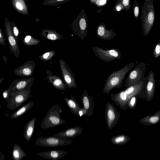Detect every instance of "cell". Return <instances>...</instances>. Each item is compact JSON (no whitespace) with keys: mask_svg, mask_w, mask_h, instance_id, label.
<instances>
[{"mask_svg":"<svg viewBox=\"0 0 160 160\" xmlns=\"http://www.w3.org/2000/svg\"><path fill=\"white\" fill-rule=\"evenodd\" d=\"M136 64L132 62L127 64L122 68L111 73L106 80L103 92L108 94L113 89L122 87L123 81L127 73L132 70Z\"/></svg>","mask_w":160,"mask_h":160,"instance_id":"obj_1","label":"cell"},{"mask_svg":"<svg viewBox=\"0 0 160 160\" xmlns=\"http://www.w3.org/2000/svg\"><path fill=\"white\" fill-rule=\"evenodd\" d=\"M62 109L58 104H54L49 110L40 125V128L46 129L62 125L65 123L61 117Z\"/></svg>","mask_w":160,"mask_h":160,"instance_id":"obj_2","label":"cell"},{"mask_svg":"<svg viewBox=\"0 0 160 160\" xmlns=\"http://www.w3.org/2000/svg\"><path fill=\"white\" fill-rule=\"evenodd\" d=\"M155 12L153 5L144 2L142 6L141 19L143 34L147 36L150 32L154 22Z\"/></svg>","mask_w":160,"mask_h":160,"instance_id":"obj_3","label":"cell"},{"mask_svg":"<svg viewBox=\"0 0 160 160\" xmlns=\"http://www.w3.org/2000/svg\"><path fill=\"white\" fill-rule=\"evenodd\" d=\"M87 15L84 9L82 10L72 24V29L75 35L83 41L88 32Z\"/></svg>","mask_w":160,"mask_h":160,"instance_id":"obj_4","label":"cell"},{"mask_svg":"<svg viewBox=\"0 0 160 160\" xmlns=\"http://www.w3.org/2000/svg\"><path fill=\"white\" fill-rule=\"evenodd\" d=\"M146 66V63L142 62L138 63L133 69L124 81V86L126 88L136 84L140 81L147 79V77L144 76Z\"/></svg>","mask_w":160,"mask_h":160,"instance_id":"obj_5","label":"cell"},{"mask_svg":"<svg viewBox=\"0 0 160 160\" xmlns=\"http://www.w3.org/2000/svg\"><path fill=\"white\" fill-rule=\"evenodd\" d=\"M72 142L71 140L67 138L53 136L38 138L35 142V144L44 147L52 148L69 145Z\"/></svg>","mask_w":160,"mask_h":160,"instance_id":"obj_6","label":"cell"},{"mask_svg":"<svg viewBox=\"0 0 160 160\" xmlns=\"http://www.w3.org/2000/svg\"><path fill=\"white\" fill-rule=\"evenodd\" d=\"M31 90H24L12 94L6 100L7 108L11 110L18 108L28 100L31 96Z\"/></svg>","mask_w":160,"mask_h":160,"instance_id":"obj_7","label":"cell"},{"mask_svg":"<svg viewBox=\"0 0 160 160\" xmlns=\"http://www.w3.org/2000/svg\"><path fill=\"white\" fill-rule=\"evenodd\" d=\"M92 48L95 55L105 62L116 60L120 58L122 56L121 51L116 49L104 50L97 46Z\"/></svg>","mask_w":160,"mask_h":160,"instance_id":"obj_8","label":"cell"},{"mask_svg":"<svg viewBox=\"0 0 160 160\" xmlns=\"http://www.w3.org/2000/svg\"><path fill=\"white\" fill-rule=\"evenodd\" d=\"M35 80L34 78L16 79L13 81L8 88L9 97L14 93L24 90H30Z\"/></svg>","mask_w":160,"mask_h":160,"instance_id":"obj_9","label":"cell"},{"mask_svg":"<svg viewBox=\"0 0 160 160\" xmlns=\"http://www.w3.org/2000/svg\"><path fill=\"white\" fill-rule=\"evenodd\" d=\"M120 116L119 112L112 103L108 102L105 109V117L108 128L110 130L116 127Z\"/></svg>","mask_w":160,"mask_h":160,"instance_id":"obj_10","label":"cell"},{"mask_svg":"<svg viewBox=\"0 0 160 160\" xmlns=\"http://www.w3.org/2000/svg\"><path fill=\"white\" fill-rule=\"evenodd\" d=\"M63 80L67 88H77L74 75L70 69L68 64L62 59L59 60Z\"/></svg>","mask_w":160,"mask_h":160,"instance_id":"obj_11","label":"cell"},{"mask_svg":"<svg viewBox=\"0 0 160 160\" xmlns=\"http://www.w3.org/2000/svg\"><path fill=\"white\" fill-rule=\"evenodd\" d=\"M4 25L11 53H12L16 57L18 58L20 54L18 41L14 37L11 28L10 23L6 18Z\"/></svg>","mask_w":160,"mask_h":160,"instance_id":"obj_12","label":"cell"},{"mask_svg":"<svg viewBox=\"0 0 160 160\" xmlns=\"http://www.w3.org/2000/svg\"><path fill=\"white\" fill-rule=\"evenodd\" d=\"M36 65V63L34 61L29 60L15 68L13 72L15 74L18 76L29 77L33 74Z\"/></svg>","mask_w":160,"mask_h":160,"instance_id":"obj_13","label":"cell"},{"mask_svg":"<svg viewBox=\"0 0 160 160\" xmlns=\"http://www.w3.org/2000/svg\"><path fill=\"white\" fill-rule=\"evenodd\" d=\"M96 34L98 37L102 40L108 41L112 39L117 35L116 33L114 32L113 30H107L103 23L97 26Z\"/></svg>","mask_w":160,"mask_h":160,"instance_id":"obj_14","label":"cell"},{"mask_svg":"<svg viewBox=\"0 0 160 160\" xmlns=\"http://www.w3.org/2000/svg\"><path fill=\"white\" fill-rule=\"evenodd\" d=\"M110 97L111 100L120 108L124 110L127 108L128 101L127 93L124 90L116 93H111Z\"/></svg>","mask_w":160,"mask_h":160,"instance_id":"obj_15","label":"cell"},{"mask_svg":"<svg viewBox=\"0 0 160 160\" xmlns=\"http://www.w3.org/2000/svg\"><path fill=\"white\" fill-rule=\"evenodd\" d=\"M81 98L83 107L87 111V115L89 117L92 116L93 113V97L88 94L86 89L84 90Z\"/></svg>","mask_w":160,"mask_h":160,"instance_id":"obj_16","label":"cell"},{"mask_svg":"<svg viewBox=\"0 0 160 160\" xmlns=\"http://www.w3.org/2000/svg\"><path fill=\"white\" fill-rule=\"evenodd\" d=\"M50 71L47 70L46 73L47 75V78L48 82H49L54 87L57 89L64 90L67 88L66 84L61 78L58 76L52 75Z\"/></svg>","mask_w":160,"mask_h":160,"instance_id":"obj_17","label":"cell"},{"mask_svg":"<svg viewBox=\"0 0 160 160\" xmlns=\"http://www.w3.org/2000/svg\"><path fill=\"white\" fill-rule=\"evenodd\" d=\"M82 128L75 126L59 132L53 136L66 138H74L82 133Z\"/></svg>","mask_w":160,"mask_h":160,"instance_id":"obj_18","label":"cell"},{"mask_svg":"<svg viewBox=\"0 0 160 160\" xmlns=\"http://www.w3.org/2000/svg\"><path fill=\"white\" fill-rule=\"evenodd\" d=\"M67 151L61 150H53L37 153L39 156L47 159L57 160L65 156Z\"/></svg>","mask_w":160,"mask_h":160,"instance_id":"obj_19","label":"cell"},{"mask_svg":"<svg viewBox=\"0 0 160 160\" xmlns=\"http://www.w3.org/2000/svg\"><path fill=\"white\" fill-rule=\"evenodd\" d=\"M147 78L146 89L147 96L148 98H150L153 96L155 90V82L153 71H150Z\"/></svg>","mask_w":160,"mask_h":160,"instance_id":"obj_20","label":"cell"},{"mask_svg":"<svg viewBox=\"0 0 160 160\" xmlns=\"http://www.w3.org/2000/svg\"><path fill=\"white\" fill-rule=\"evenodd\" d=\"M36 119V117L34 118L29 120L25 126L23 136L27 142L30 140L33 134Z\"/></svg>","mask_w":160,"mask_h":160,"instance_id":"obj_21","label":"cell"},{"mask_svg":"<svg viewBox=\"0 0 160 160\" xmlns=\"http://www.w3.org/2000/svg\"><path fill=\"white\" fill-rule=\"evenodd\" d=\"M64 99L71 112L78 117V111L81 107L78 103L76 97L71 95L69 98L65 97Z\"/></svg>","mask_w":160,"mask_h":160,"instance_id":"obj_22","label":"cell"},{"mask_svg":"<svg viewBox=\"0 0 160 160\" xmlns=\"http://www.w3.org/2000/svg\"><path fill=\"white\" fill-rule=\"evenodd\" d=\"M41 33L45 38L52 41H56L63 38L60 34L56 31L50 29H44L41 31Z\"/></svg>","mask_w":160,"mask_h":160,"instance_id":"obj_23","label":"cell"},{"mask_svg":"<svg viewBox=\"0 0 160 160\" xmlns=\"http://www.w3.org/2000/svg\"><path fill=\"white\" fill-rule=\"evenodd\" d=\"M130 0H117L113 8V12L128 11L130 9Z\"/></svg>","mask_w":160,"mask_h":160,"instance_id":"obj_24","label":"cell"},{"mask_svg":"<svg viewBox=\"0 0 160 160\" xmlns=\"http://www.w3.org/2000/svg\"><path fill=\"white\" fill-rule=\"evenodd\" d=\"M12 155L14 160H21L27 156L26 152L17 144H15L13 146Z\"/></svg>","mask_w":160,"mask_h":160,"instance_id":"obj_25","label":"cell"},{"mask_svg":"<svg viewBox=\"0 0 160 160\" xmlns=\"http://www.w3.org/2000/svg\"><path fill=\"white\" fill-rule=\"evenodd\" d=\"M33 105V101L32 100L30 101L12 113L10 116L11 118L15 119L22 116L30 110Z\"/></svg>","mask_w":160,"mask_h":160,"instance_id":"obj_26","label":"cell"},{"mask_svg":"<svg viewBox=\"0 0 160 160\" xmlns=\"http://www.w3.org/2000/svg\"><path fill=\"white\" fill-rule=\"evenodd\" d=\"M129 140L128 136L122 134L112 137L111 138V142L113 144L123 145L126 144Z\"/></svg>","mask_w":160,"mask_h":160,"instance_id":"obj_27","label":"cell"},{"mask_svg":"<svg viewBox=\"0 0 160 160\" xmlns=\"http://www.w3.org/2000/svg\"><path fill=\"white\" fill-rule=\"evenodd\" d=\"M12 3L15 8L22 13H28V10L23 0H12Z\"/></svg>","mask_w":160,"mask_h":160,"instance_id":"obj_28","label":"cell"},{"mask_svg":"<svg viewBox=\"0 0 160 160\" xmlns=\"http://www.w3.org/2000/svg\"><path fill=\"white\" fill-rule=\"evenodd\" d=\"M40 42V40L34 38L31 35H26L22 40L23 44L28 46L36 45Z\"/></svg>","mask_w":160,"mask_h":160,"instance_id":"obj_29","label":"cell"},{"mask_svg":"<svg viewBox=\"0 0 160 160\" xmlns=\"http://www.w3.org/2000/svg\"><path fill=\"white\" fill-rule=\"evenodd\" d=\"M54 51H52L45 53L38 56L39 58L42 61H47L50 60L55 54Z\"/></svg>","mask_w":160,"mask_h":160,"instance_id":"obj_30","label":"cell"},{"mask_svg":"<svg viewBox=\"0 0 160 160\" xmlns=\"http://www.w3.org/2000/svg\"><path fill=\"white\" fill-rule=\"evenodd\" d=\"M132 11L133 16L137 20L138 18L140 12V6L137 0H134L132 7Z\"/></svg>","mask_w":160,"mask_h":160,"instance_id":"obj_31","label":"cell"},{"mask_svg":"<svg viewBox=\"0 0 160 160\" xmlns=\"http://www.w3.org/2000/svg\"><path fill=\"white\" fill-rule=\"evenodd\" d=\"M153 55L155 58L160 56V41L155 45L153 52Z\"/></svg>","mask_w":160,"mask_h":160,"instance_id":"obj_32","label":"cell"},{"mask_svg":"<svg viewBox=\"0 0 160 160\" xmlns=\"http://www.w3.org/2000/svg\"><path fill=\"white\" fill-rule=\"evenodd\" d=\"M10 25L13 35L17 41L18 42L19 39L18 36L19 34V31L18 29L13 22H12Z\"/></svg>","mask_w":160,"mask_h":160,"instance_id":"obj_33","label":"cell"},{"mask_svg":"<svg viewBox=\"0 0 160 160\" xmlns=\"http://www.w3.org/2000/svg\"><path fill=\"white\" fill-rule=\"evenodd\" d=\"M136 101V98L135 96H134L132 97L128 101L127 103V106L128 107L132 109L133 108Z\"/></svg>","mask_w":160,"mask_h":160,"instance_id":"obj_34","label":"cell"},{"mask_svg":"<svg viewBox=\"0 0 160 160\" xmlns=\"http://www.w3.org/2000/svg\"><path fill=\"white\" fill-rule=\"evenodd\" d=\"M0 44L4 46L6 45L5 38L1 28H0Z\"/></svg>","mask_w":160,"mask_h":160,"instance_id":"obj_35","label":"cell"},{"mask_svg":"<svg viewBox=\"0 0 160 160\" xmlns=\"http://www.w3.org/2000/svg\"><path fill=\"white\" fill-rule=\"evenodd\" d=\"M87 111L83 107L81 108L78 111V117H80L84 115H87Z\"/></svg>","mask_w":160,"mask_h":160,"instance_id":"obj_36","label":"cell"},{"mask_svg":"<svg viewBox=\"0 0 160 160\" xmlns=\"http://www.w3.org/2000/svg\"><path fill=\"white\" fill-rule=\"evenodd\" d=\"M3 98L6 101L7 99L9 97V91L8 89L4 90L2 92Z\"/></svg>","mask_w":160,"mask_h":160,"instance_id":"obj_37","label":"cell"},{"mask_svg":"<svg viewBox=\"0 0 160 160\" xmlns=\"http://www.w3.org/2000/svg\"><path fill=\"white\" fill-rule=\"evenodd\" d=\"M107 0H97L95 4L96 5L101 6L106 3Z\"/></svg>","mask_w":160,"mask_h":160,"instance_id":"obj_38","label":"cell"},{"mask_svg":"<svg viewBox=\"0 0 160 160\" xmlns=\"http://www.w3.org/2000/svg\"><path fill=\"white\" fill-rule=\"evenodd\" d=\"M159 120L157 116H154L151 117L149 119L150 122L152 123H155Z\"/></svg>","mask_w":160,"mask_h":160,"instance_id":"obj_39","label":"cell"},{"mask_svg":"<svg viewBox=\"0 0 160 160\" xmlns=\"http://www.w3.org/2000/svg\"><path fill=\"white\" fill-rule=\"evenodd\" d=\"M144 2L149 4L153 5V0H145Z\"/></svg>","mask_w":160,"mask_h":160,"instance_id":"obj_40","label":"cell"},{"mask_svg":"<svg viewBox=\"0 0 160 160\" xmlns=\"http://www.w3.org/2000/svg\"><path fill=\"white\" fill-rule=\"evenodd\" d=\"M97 0H90L91 2L93 4H95Z\"/></svg>","mask_w":160,"mask_h":160,"instance_id":"obj_41","label":"cell"},{"mask_svg":"<svg viewBox=\"0 0 160 160\" xmlns=\"http://www.w3.org/2000/svg\"><path fill=\"white\" fill-rule=\"evenodd\" d=\"M3 58V60L5 62H6L7 61V58L6 57L3 56L2 57Z\"/></svg>","mask_w":160,"mask_h":160,"instance_id":"obj_42","label":"cell"},{"mask_svg":"<svg viewBox=\"0 0 160 160\" xmlns=\"http://www.w3.org/2000/svg\"><path fill=\"white\" fill-rule=\"evenodd\" d=\"M4 79V78H0V83H1L2 82V81H3Z\"/></svg>","mask_w":160,"mask_h":160,"instance_id":"obj_43","label":"cell"}]
</instances>
